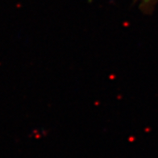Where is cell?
Wrapping results in <instances>:
<instances>
[{
  "instance_id": "1",
  "label": "cell",
  "mask_w": 158,
  "mask_h": 158,
  "mask_svg": "<svg viewBox=\"0 0 158 158\" xmlns=\"http://www.w3.org/2000/svg\"><path fill=\"white\" fill-rule=\"evenodd\" d=\"M140 3V8L144 13H151L158 0H138Z\"/></svg>"
}]
</instances>
